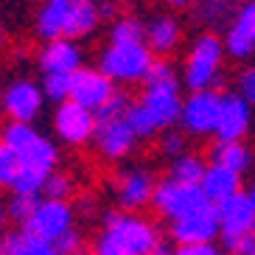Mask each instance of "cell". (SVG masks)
<instances>
[{
    "label": "cell",
    "mask_w": 255,
    "mask_h": 255,
    "mask_svg": "<svg viewBox=\"0 0 255 255\" xmlns=\"http://www.w3.org/2000/svg\"><path fill=\"white\" fill-rule=\"evenodd\" d=\"M132 98L127 93H115L101 110L96 113V135H93V146L107 163H121L135 154L137 149V135L132 132L127 121V110Z\"/></svg>",
    "instance_id": "6da1fadb"
},
{
    "label": "cell",
    "mask_w": 255,
    "mask_h": 255,
    "mask_svg": "<svg viewBox=\"0 0 255 255\" xmlns=\"http://www.w3.org/2000/svg\"><path fill=\"white\" fill-rule=\"evenodd\" d=\"M0 143L17 157L20 168H34V171L51 174L59 168V143L48 137L37 124H17L6 121L0 127Z\"/></svg>",
    "instance_id": "7a4b0ae2"
},
{
    "label": "cell",
    "mask_w": 255,
    "mask_h": 255,
    "mask_svg": "<svg viewBox=\"0 0 255 255\" xmlns=\"http://www.w3.org/2000/svg\"><path fill=\"white\" fill-rule=\"evenodd\" d=\"M225 42L216 31H202L199 37L191 42L182 62L180 84L188 93L196 90H216L222 82V70H225Z\"/></svg>",
    "instance_id": "3957f363"
},
{
    "label": "cell",
    "mask_w": 255,
    "mask_h": 255,
    "mask_svg": "<svg viewBox=\"0 0 255 255\" xmlns=\"http://www.w3.org/2000/svg\"><path fill=\"white\" fill-rule=\"evenodd\" d=\"M154 59V53L146 48V42H127V45H115V42H107L98 53V65L96 68L113 79L115 84H143L146 73H149V65Z\"/></svg>",
    "instance_id": "277c9868"
},
{
    "label": "cell",
    "mask_w": 255,
    "mask_h": 255,
    "mask_svg": "<svg viewBox=\"0 0 255 255\" xmlns=\"http://www.w3.org/2000/svg\"><path fill=\"white\" fill-rule=\"evenodd\" d=\"M101 227L110 233L118 244L137 255H146L151 247H157L160 241V227L143 213H129V210H107L101 216Z\"/></svg>",
    "instance_id": "5b68a950"
},
{
    "label": "cell",
    "mask_w": 255,
    "mask_h": 255,
    "mask_svg": "<svg viewBox=\"0 0 255 255\" xmlns=\"http://www.w3.org/2000/svg\"><path fill=\"white\" fill-rule=\"evenodd\" d=\"M45 104L48 101L39 82H34L28 76H17L0 90V113L6 115V121L37 124L39 115L45 113Z\"/></svg>",
    "instance_id": "8992f818"
},
{
    "label": "cell",
    "mask_w": 255,
    "mask_h": 255,
    "mask_svg": "<svg viewBox=\"0 0 255 255\" xmlns=\"http://www.w3.org/2000/svg\"><path fill=\"white\" fill-rule=\"evenodd\" d=\"M205 205H210V202L205 199L199 185H188V182H177V180H171V177H163V180H157V185H154L149 208H154L157 216L171 225V222H177V219L205 208Z\"/></svg>",
    "instance_id": "52a82bcc"
},
{
    "label": "cell",
    "mask_w": 255,
    "mask_h": 255,
    "mask_svg": "<svg viewBox=\"0 0 255 255\" xmlns=\"http://www.w3.org/2000/svg\"><path fill=\"white\" fill-rule=\"evenodd\" d=\"M53 124V140L68 146V149H84L93 143V135H96V113H90L87 107L76 104V101H62L56 104L51 115Z\"/></svg>",
    "instance_id": "ba28073f"
},
{
    "label": "cell",
    "mask_w": 255,
    "mask_h": 255,
    "mask_svg": "<svg viewBox=\"0 0 255 255\" xmlns=\"http://www.w3.org/2000/svg\"><path fill=\"white\" fill-rule=\"evenodd\" d=\"M219 110H222V93L219 90H196L182 98L180 129L188 137H213L216 132Z\"/></svg>",
    "instance_id": "9c48e42d"
},
{
    "label": "cell",
    "mask_w": 255,
    "mask_h": 255,
    "mask_svg": "<svg viewBox=\"0 0 255 255\" xmlns=\"http://www.w3.org/2000/svg\"><path fill=\"white\" fill-rule=\"evenodd\" d=\"M219 216V239L225 241V250L230 253L241 239H247L255 233V208L250 202L247 191L227 196L225 202L213 205Z\"/></svg>",
    "instance_id": "30bf717a"
},
{
    "label": "cell",
    "mask_w": 255,
    "mask_h": 255,
    "mask_svg": "<svg viewBox=\"0 0 255 255\" xmlns=\"http://www.w3.org/2000/svg\"><path fill=\"white\" fill-rule=\"evenodd\" d=\"M76 208L70 202H59V199H45L39 196L34 213L28 216V222L23 225V230H28L31 236L45 241H56L62 239L65 233H70L76 227Z\"/></svg>",
    "instance_id": "8fae6325"
},
{
    "label": "cell",
    "mask_w": 255,
    "mask_h": 255,
    "mask_svg": "<svg viewBox=\"0 0 255 255\" xmlns=\"http://www.w3.org/2000/svg\"><path fill=\"white\" fill-rule=\"evenodd\" d=\"M140 110L151 121V127L160 132L180 127V110H182V96H180V82L177 84H149L143 87L137 98Z\"/></svg>",
    "instance_id": "7c38bea8"
},
{
    "label": "cell",
    "mask_w": 255,
    "mask_h": 255,
    "mask_svg": "<svg viewBox=\"0 0 255 255\" xmlns=\"http://www.w3.org/2000/svg\"><path fill=\"white\" fill-rule=\"evenodd\" d=\"M157 177L151 174L146 165H129L115 177V205L118 210H129V213H140L143 208L151 205V194H154Z\"/></svg>",
    "instance_id": "4fadbf2b"
},
{
    "label": "cell",
    "mask_w": 255,
    "mask_h": 255,
    "mask_svg": "<svg viewBox=\"0 0 255 255\" xmlns=\"http://www.w3.org/2000/svg\"><path fill=\"white\" fill-rule=\"evenodd\" d=\"M115 93H118V84L113 79H107L98 68L82 65V68L70 76V101L87 107L90 113H98Z\"/></svg>",
    "instance_id": "5bb4252c"
},
{
    "label": "cell",
    "mask_w": 255,
    "mask_h": 255,
    "mask_svg": "<svg viewBox=\"0 0 255 255\" xmlns=\"http://www.w3.org/2000/svg\"><path fill=\"white\" fill-rule=\"evenodd\" d=\"M255 124V110L239 96V93H222V110H219L216 121V132L213 140L225 143V140H244L253 132Z\"/></svg>",
    "instance_id": "9a60e30c"
},
{
    "label": "cell",
    "mask_w": 255,
    "mask_h": 255,
    "mask_svg": "<svg viewBox=\"0 0 255 255\" xmlns=\"http://www.w3.org/2000/svg\"><path fill=\"white\" fill-rule=\"evenodd\" d=\"M225 53L236 62H247L255 56V0H244L225 28Z\"/></svg>",
    "instance_id": "2e32d148"
},
{
    "label": "cell",
    "mask_w": 255,
    "mask_h": 255,
    "mask_svg": "<svg viewBox=\"0 0 255 255\" xmlns=\"http://www.w3.org/2000/svg\"><path fill=\"white\" fill-rule=\"evenodd\" d=\"M107 17H115V3H101V0H76L68 8L65 17V28L62 37L65 39H87L98 31V25L104 23Z\"/></svg>",
    "instance_id": "e0dca14e"
},
{
    "label": "cell",
    "mask_w": 255,
    "mask_h": 255,
    "mask_svg": "<svg viewBox=\"0 0 255 255\" xmlns=\"http://www.w3.org/2000/svg\"><path fill=\"white\" fill-rule=\"evenodd\" d=\"M168 236H171L174 244H216V239H219L216 208L213 205H205V208L171 222Z\"/></svg>",
    "instance_id": "ac0fdd59"
},
{
    "label": "cell",
    "mask_w": 255,
    "mask_h": 255,
    "mask_svg": "<svg viewBox=\"0 0 255 255\" xmlns=\"http://www.w3.org/2000/svg\"><path fill=\"white\" fill-rule=\"evenodd\" d=\"M84 65V51L79 42L73 39H51V42H42V48L37 51V68L42 76L59 73V76H70Z\"/></svg>",
    "instance_id": "d6986e66"
},
{
    "label": "cell",
    "mask_w": 255,
    "mask_h": 255,
    "mask_svg": "<svg viewBox=\"0 0 255 255\" xmlns=\"http://www.w3.org/2000/svg\"><path fill=\"white\" fill-rule=\"evenodd\" d=\"M143 42L154 56H171L182 45V25L171 14H154L146 20L143 28Z\"/></svg>",
    "instance_id": "ffe728a7"
},
{
    "label": "cell",
    "mask_w": 255,
    "mask_h": 255,
    "mask_svg": "<svg viewBox=\"0 0 255 255\" xmlns=\"http://www.w3.org/2000/svg\"><path fill=\"white\" fill-rule=\"evenodd\" d=\"M199 188H202L205 199L210 205H219V202H225L227 196L244 191L241 188V174L230 171V168H225V165H219V163H208L202 180H199Z\"/></svg>",
    "instance_id": "44dd1931"
},
{
    "label": "cell",
    "mask_w": 255,
    "mask_h": 255,
    "mask_svg": "<svg viewBox=\"0 0 255 255\" xmlns=\"http://www.w3.org/2000/svg\"><path fill=\"white\" fill-rule=\"evenodd\" d=\"M244 0H194L191 3V14L199 25H205V31H216L227 28L230 20L236 17L239 6Z\"/></svg>",
    "instance_id": "7402d4cb"
},
{
    "label": "cell",
    "mask_w": 255,
    "mask_h": 255,
    "mask_svg": "<svg viewBox=\"0 0 255 255\" xmlns=\"http://www.w3.org/2000/svg\"><path fill=\"white\" fill-rule=\"evenodd\" d=\"M210 163H219L230 168L236 174H244L253 171L255 165V151L247 140H225V143H213V149H210Z\"/></svg>",
    "instance_id": "603a6c76"
},
{
    "label": "cell",
    "mask_w": 255,
    "mask_h": 255,
    "mask_svg": "<svg viewBox=\"0 0 255 255\" xmlns=\"http://www.w3.org/2000/svg\"><path fill=\"white\" fill-rule=\"evenodd\" d=\"M0 255H59L56 247L45 239L31 236L28 230H3L0 233Z\"/></svg>",
    "instance_id": "cb8c5ba5"
},
{
    "label": "cell",
    "mask_w": 255,
    "mask_h": 255,
    "mask_svg": "<svg viewBox=\"0 0 255 255\" xmlns=\"http://www.w3.org/2000/svg\"><path fill=\"white\" fill-rule=\"evenodd\" d=\"M205 168H208V160L199 154V151H182L180 157H174L168 163V177L177 182H188V185H199Z\"/></svg>",
    "instance_id": "d4e9b609"
},
{
    "label": "cell",
    "mask_w": 255,
    "mask_h": 255,
    "mask_svg": "<svg viewBox=\"0 0 255 255\" xmlns=\"http://www.w3.org/2000/svg\"><path fill=\"white\" fill-rule=\"evenodd\" d=\"M143 28L146 20H140L137 14H115L110 23V34L107 39L115 45H127V42H143Z\"/></svg>",
    "instance_id": "484cf974"
},
{
    "label": "cell",
    "mask_w": 255,
    "mask_h": 255,
    "mask_svg": "<svg viewBox=\"0 0 255 255\" xmlns=\"http://www.w3.org/2000/svg\"><path fill=\"white\" fill-rule=\"evenodd\" d=\"M76 194V180L65 171H51L45 185H42V196L45 199H59V202H70V196Z\"/></svg>",
    "instance_id": "4316f807"
},
{
    "label": "cell",
    "mask_w": 255,
    "mask_h": 255,
    "mask_svg": "<svg viewBox=\"0 0 255 255\" xmlns=\"http://www.w3.org/2000/svg\"><path fill=\"white\" fill-rule=\"evenodd\" d=\"M48 174L42 171H34V168H17V177L11 182V194H20V196H42V185H45Z\"/></svg>",
    "instance_id": "83f0119b"
},
{
    "label": "cell",
    "mask_w": 255,
    "mask_h": 255,
    "mask_svg": "<svg viewBox=\"0 0 255 255\" xmlns=\"http://www.w3.org/2000/svg\"><path fill=\"white\" fill-rule=\"evenodd\" d=\"M39 196H20V194H11L3 202V210H6V222H14L17 227H23L28 222V216L34 213Z\"/></svg>",
    "instance_id": "f1b7e54d"
},
{
    "label": "cell",
    "mask_w": 255,
    "mask_h": 255,
    "mask_svg": "<svg viewBox=\"0 0 255 255\" xmlns=\"http://www.w3.org/2000/svg\"><path fill=\"white\" fill-rule=\"evenodd\" d=\"M180 82V73L174 68V62L168 56H154L149 65V73L143 79V87H149V84H177Z\"/></svg>",
    "instance_id": "f546056e"
},
{
    "label": "cell",
    "mask_w": 255,
    "mask_h": 255,
    "mask_svg": "<svg viewBox=\"0 0 255 255\" xmlns=\"http://www.w3.org/2000/svg\"><path fill=\"white\" fill-rule=\"evenodd\" d=\"M157 146H160V154L165 160H174V157H180L182 151H188V135L177 127L165 129V132L157 135Z\"/></svg>",
    "instance_id": "4dcf8cb0"
},
{
    "label": "cell",
    "mask_w": 255,
    "mask_h": 255,
    "mask_svg": "<svg viewBox=\"0 0 255 255\" xmlns=\"http://www.w3.org/2000/svg\"><path fill=\"white\" fill-rule=\"evenodd\" d=\"M73 76V73H70ZM70 76H59V73H51V76H42V93H45V101L51 104H62L70 98Z\"/></svg>",
    "instance_id": "1f68e13d"
},
{
    "label": "cell",
    "mask_w": 255,
    "mask_h": 255,
    "mask_svg": "<svg viewBox=\"0 0 255 255\" xmlns=\"http://www.w3.org/2000/svg\"><path fill=\"white\" fill-rule=\"evenodd\" d=\"M53 247L59 255H84L87 253V241H84V233L79 227H73L70 233H65L62 239L53 241Z\"/></svg>",
    "instance_id": "d6a6232c"
},
{
    "label": "cell",
    "mask_w": 255,
    "mask_h": 255,
    "mask_svg": "<svg viewBox=\"0 0 255 255\" xmlns=\"http://www.w3.org/2000/svg\"><path fill=\"white\" fill-rule=\"evenodd\" d=\"M236 93L255 110V65H247V68L239 70V76H236Z\"/></svg>",
    "instance_id": "836d02e7"
},
{
    "label": "cell",
    "mask_w": 255,
    "mask_h": 255,
    "mask_svg": "<svg viewBox=\"0 0 255 255\" xmlns=\"http://www.w3.org/2000/svg\"><path fill=\"white\" fill-rule=\"evenodd\" d=\"M17 168H20L17 157L0 143V188H11V182L17 177Z\"/></svg>",
    "instance_id": "e575fe53"
},
{
    "label": "cell",
    "mask_w": 255,
    "mask_h": 255,
    "mask_svg": "<svg viewBox=\"0 0 255 255\" xmlns=\"http://www.w3.org/2000/svg\"><path fill=\"white\" fill-rule=\"evenodd\" d=\"M93 255H137V253L127 250L124 244H118V241H115L110 233L101 230V236H98L96 244H93Z\"/></svg>",
    "instance_id": "d590c367"
},
{
    "label": "cell",
    "mask_w": 255,
    "mask_h": 255,
    "mask_svg": "<svg viewBox=\"0 0 255 255\" xmlns=\"http://www.w3.org/2000/svg\"><path fill=\"white\" fill-rule=\"evenodd\" d=\"M171 255H219L216 244H177Z\"/></svg>",
    "instance_id": "8d00e7d4"
},
{
    "label": "cell",
    "mask_w": 255,
    "mask_h": 255,
    "mask_svg": "<svg viewBox=\"0 0 255 255\" xmlns=\"http://www.w3.org/2000/svg\"><path fill=\"white\" fill-rule=\"evenodd\" d=\"M73 208H76V216H93L96 208H98V199L90 194H84V196H79V202H76Z\"/></svg>",
    "instance_id": "74e56055"
},
{
    "label": "cell",
    "mask_w": 255,
    "mask_h": 255,
    "mask_svg": "<svg viewBox=\"0 0 255 255\" xmlns=\"http://www.w3.org/2000/svg\"><path fill=\"white\" fill-rule=\"evenodd\" d=\"M230 253H236V255H255V233H253V236H247V239H241Z\"/></svg>",
    "instance_id": "f35d334b"
},
{
    "label": "cell",
    "mask_w": 255,
    "mask_h": 255,
    "mask_svg": "<svg viewBox=\"0 0 255 255\" xmlns=\"http://www.w3.org/2000/svg\"><path fill=\"white\" fill-rule=\"evenodd\" d=\"M171 253H174V247H168L165 241H160L157 247H151V250H149V253H146V255H171Z\"/></svg>",
    "instance_id": "ab89813d"
},
{
    "label": "cell",
    "mask_w": 255,
    "mask_h": 255,
    "mask_svg": "<svg viewBox=\"0 0 255 255\" xmlns=\"http://www.w3.org/2000/svg\"><path fill=\"white\" fill-rule=\"evenodd\" d=\"M165 3H168V6H174V8H188L194 0H165Z\"/></svg>",
    "instance_id": "60d3db41"
},
{
    "label": "cell",
    "mask_w": 255,
    "mask_h": 255,
    "mask_svg": "<svg viewBox=\"0 0 255 255\" xmlns=\"http://www.w3.org/2000/svg\"><path fill=\"white\" fill-rule=\"evenodd\" d=\"M6 45V23H3V11H0V51Z\"/></svg>",
    "instance_id": "b9f144b4"
},
{
    "label": "cell",
    "mask_w": 255,
    "mask_h": 255,
    "mask_svg": "<svg viewBox=\"0 0 255 255\" xmlns=\"http://www.w3.org/2000/svg\"><path fill=\"white\" fill-rule=\"evenodd\" d=\"M247 196H250V202H253V208H255V180L247 185Z\"/></svg>",
    "instance_id": "7bdbcfd3"
},
{
    "label": "cell",
    "mask_w": 255,
    "mask_h": 255,
    "mask_svg": "<svg viewBox=\"0 0 255 255\" xmlns=\"http://www.w3.org/2000/svg\"><path fill=\"white\" fill-rule=\"evenodd\" d=\"M6 230V210H3V202H0V233Z\"/></svg>",
    "instance_id": "ee69618b"
},
{
    "label": "cell",
    "mask_w": 255,
    "mask_h": 255,
    "mask_svg": "<svg viewBox=\"0 0 255 255\" xmlns=\"http://www.w3.org/2000/svg\"><path fill=\"white\" fill-rule=\"evenodd\" d=\"M45 3H73V0H45Z\"/></svg>",
    "instance_id": "f6af8a7d"
},
{
    "label": "cell",
    "mask_w": 255,
    "mask_h": 255,
    "mask_svg": "<svg viewBox=\"0 0 255 255\" xmlns=\"http://www.w3.org/2000/svg\"><path fill=\"white\" fill-rule=\"evenodd\" d=\"M219 255H236V253H227V250H225V253H219Z\"/></svg>",
    "instance_id": "bcb514c9"
},
{
    "label": "cell",
    "mask_w": 255,
    "mask_h": 255,
    "mask_svg": "<svg viewBox=\"0 0 255 255\" xmlns=\"http://www.w3.org/2000/svg\"><path fill=\"white\" fill-rule=\"evenodd\" d=\"M115 3H129V0H115Z\"/></svg>",
    "instance_id": "7dc6e473"
},
{
    "label": "cell",
    "mask_w": 255,
    "mask_h": 255,
    "mask_svg": "<svg viewBox=\"0 0 255 255\" xmlns=\"http://www.w3.org/2000/svg\"><path fill=\"white\" fill-rule=\"evenodd\" d=\"M0 90H3V87H0Z\"/></svg>",
    "instance_id": "c3c4849f"
}]
</instances>
